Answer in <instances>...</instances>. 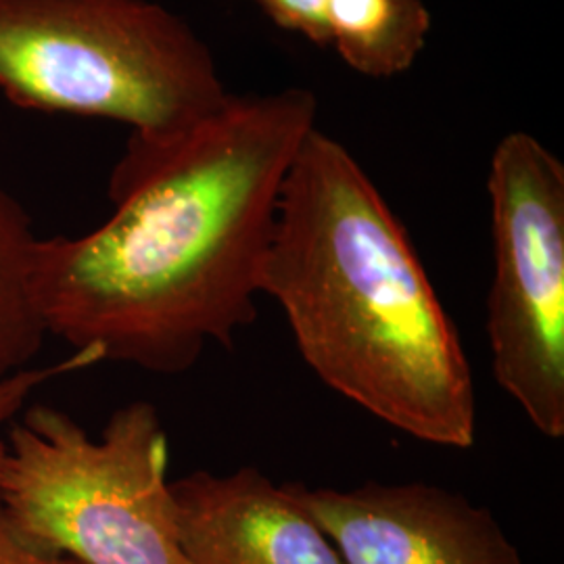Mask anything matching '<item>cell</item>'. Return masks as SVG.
<instances>
[{
    "instance_id": "cell-1",
    "label": "cell",
    "mask_w": 564,
    "mask_h": 564,
    "mask_svg": "<svg viewBox=\"0 0 564 564\" xmlns=\"http://www.w3.org/2000/svg\"><path fill=\"white\" fill-rule=\"evenodd\" d=\"M318 101L305 88L228 95L167 134L132 132L111 216L39 239L32 291L46 335L93 362L182 375L258 321V274L282 182Z\"/></svg>"
},
{
    "instance_id": "cell-9",
    "label": "cell",
    "mask_w": 564,
    "mask_h": 564,
    "mask_svg": "<svg viewBox=\"0 0 564 564\" xmlns=\"http://www.w3.org/2000/svg\"><path fill=\"white\" fill-rule=\"evenodd\" d=\"M36 245L28 214L0 186V379L30 368L46 337L32 291Z\"/></svg>"
},
{
    "instance_id": "cell-7",
    "label": "cell",
    "mask_w": 564,
    "mask_h": 564,
    "mask_svg": "<svg viewBox=\"0 0 564 564\" xmlns=\"http://www.w3.org/2000/svg\"><path fill=\"white\" fill-rule=\"evenodd\" d=\"M170 496L191 564H345L286 485L258 468L195 470L172 481Z\"/></svg>"
},
{
    "instance_id": "cell-11",
    "label": "cell",
    "mask_w": 564,
    "mask_h": 564,
    "mask_svg": "<svg viewBox=\"0 0 564 564\" xmlns=\"http://www.w3.org/2000/svg\"><path fill=\"white\" fill-rule=\"evenodd\" d=\"M268 20L281 30L300 34L318 46H328L326 11L330 0H253Z\"/></svg>"
},
{
    "instance_id": "cell-5",
    "label": "cell",
    "mask_w": 564,
    "mask_h": 564,
    "mask_svg": "<svg viewBox=\"0 0 564 564\" xmlns=\"http://www.w3.org/2000/svg\"><path fill=\"white\" fill-rule=\"evenodd\" d=\"M494 281L487 341L494 377L547 440L564 437V165L527 132L496 147Z\"/></svg>"
},
{
    "instance_id": "cell-2",
    "label": "cell",
    "mask_w": 564,
    "mask_h": 564,
    "mask_svg": "<svg viewBox=\"0 0 564 564\" xmlns=\"http://www.w3.org/2000/svg\"><path fill=\"white\" fill-rule=\"evenodd\" d=\"M258 291L345 400L419 442L475 444V381L456 326L375 182L316 128L282 182Z\"/></svg>"
},
{
    "instance_id": "cell-6",
    "label": "cell",
    "mask_w": 564,
    "mask_h": 564,
    "mask_svg": "<svg viewBox=\"0 0 564 564\" xmlns=\"http://www.w3.org/2000/svg\"><path fill=\"white\" fill-rule=\"evenodd\" d=\"M345 564H524L485 506L429 484H286Z\"/></svg>"
},
{
    "instance_id": "cell-12",
    "label": "cell",
    "mask_w": 564,
    "mask_h": 564,
    "mask_svg": "<svg viewBox=\"0 0 564 564\" xmlns=\"http://www.w3.org/2000/svg\"><path fill=\"white\" fill-rule=\"evenodd\" d=\"M0 564H80L28 542L0 508Z\"/></svg>"
},
{
    "instance_id": "cell-10",
    "label": "cell",
    "mask_w": 564,
    "mask_h": 564,
    "mask_svg": "<svg viewBox=\"0 0 564 564\" xmlns=\"http://www.w3.org/2000/svg\"><path fill=\"white\" fill-rule=\"evenodd\" d=\"M95 366L86 354H74L63 358L59 362L42 368H25L0 379V463L4 456V435L9 424L20 416L21 410L30 403L32 395L41 389L42 384L51 383L59 377L86 370Z\"/></svg>"
},
{
    "instance_id": "cell-4",
    "label": "cell",
    "mask_w": 564,
    "mask_h": 564,
    "mask_svg": "<svg viewBox=\"0 0 564 564\" xmlns=\"http://www.w3.org/2000/svg\"><path fill=\"white\" fill-rule=\"evenodd\" d=\"M167 464L153 403L121 405L99 437L55 405H25L4 435L0 508L28 542L76 563L191 564Z\"/></svg>"
},
{
    "instance_id": "cell-3",
    "label": "cell",
    "mask_w": 564,
    "mask_h": 564,
    "mask_svg": "<svg viewBox=\"0 0 564 564\" xmlns=\"http://www.w3.org/2000/svg\"><path fill=\"white\" fill-rule=\"evenodd\" d=\"M0 93L137 134L182 130L228 97L207 44L153 0H0Z\"/></svg>"
},
{
    "instance_id": "cell-8",
    "label": "cell",
    "mask_w": 564,
    "mask_h": 564,
    "mask_svg": "<svg viewBox=\"0 0 564 564\" xmlns=\"http://www.w3.org/2000/svg\"><path fill=\"white\" fill-rule=\"evenodd\" d=\"M328 46L356 72L391 78L412 67L431 32L423 0H330Z\"/></svg>"
}]
</instances>
